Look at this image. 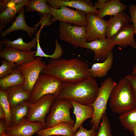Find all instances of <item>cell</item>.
I'll use <instances>...</instances> for the list:
<instances>
[{
  "mask_svg": "<svg viewBox=\"0 0 136 136\" xmlns=\"http://www.w3.org/2000/svg\"><path fill=\"white\" fill-rule=\"evenodd\" d=\"M85 62L77 58L50 59L41 73L52 76L62 83H74L85 80L90 76Z\"/></svg>",
  "mask_w": 136,
  "mask_h": 136,
  "instance_id": "1",
  "label": "cell"
},
{
  "mask_svg": "<svg viewBox=\"0 0 136 136\" xmlns=\"http://www.w3.org/2000/svg\"><path fill=\"white\" fill-rule=\"evenodd\" d=\"M99 89L96 79L90 76L85 80L75 83H62L55 99H67L81 104L91 105L97 97Z\"/></svg>",
  "mask_w": 136,
  "mask_h": 136,
  "instance_id": "2",
  "label": "cell"
},
{
  "mask_svg": "<svg viewBox=\"0 0 136 136\" xmlns=\"http://www.w3.org/2000/svg\"><path fill=\"white\" fill-rule=\"evenodd\" d=\"M109 100L110 109L115 113L121 114L136 107V102L131 86L125 77L117 83Z\"/></svg>",
  "mask_w": 136,
  "mask_h": 136,
  "instance_id": "3",
  "label": "cell"
},
{
  "mask_svg": "<svg viewBox=\"0 0 136 136\" xmlns=\"http://www.w3.org/2000/svg\"><path fill=\"white\" fill-rule=\"evenodd\" d=\"M117 83L112 79L107 78L99 87L97 97L91 105L94 109L93 116L90 121L96 130H98L103 115L106 113L107 105L111 92Z\"/></svg>",
  "mask_w": 136,
  "mask_h": 136,
  "instance_id": "4",
  "label": "cell"
},
{
  "mask_svg": "<svg viewBox=\"0 0 136 136\" xmlns=\"http://www.w3.org/2000/svg\"><path fill=\"white\" fill-rule=\"evenodd\" d=\"M73 106L70 99H55L50 108V113L45 120V128L52 127L59 123L65 122L74 125L70 113Z\"/></svg>",
  "mask_w": 136,
  "mask_h": 136,
  "instance_id": "5",
  "label": "cell"
},
{
  "mask_svg": "<svg viewBox=\"0 0 136 136\" xmlns=\"http://www.w3.org/2000/svg\"><path fill=\"white\" fill-rule=\"evenodd\" d=\"M62 84V82L52 76L44 74L40 75L34 85L29 102H35L42 96L48 94H52L55 98L60 90Z\"/></svg>",
  "mask_w": 136,
  "mask_h": 136,
  "instance_id": "6",
  "label": "cell"
},
{
  "mask_svg": "<svg viewBox=\"0 0 136 136\" xmlns=\"http://www.w3.org/2000/svg\"><path fill=\"white\" fill-rule=\"evenodd\" d=\"M42 58L37 57L29 62L17 66L24 78V82L22 86L26 91L32 92L40 73L47 64L42 60Z\"/></svg>",
  "mask_w": 136,
  "mask_h": 136,
  "instance_id": "7",
  "label": "cell"
},
{
  "mask_svg": "<svg viewBox=\"0 0 136 136\" xmlns=\"http://www.w3.org/2000/svg\"><path fill=\"white\" fill-rule=\"evenodd\" d=\"M52 23L57 21L73 24L76 26H85L87 21V14L81 10H74L68 7L61 6L59 9L51 8L50 6Z\"/></svg>",
  "mask_w": 136,
  "mask_h": 136,
  "instance_id": "8",
  "label": "cell"
},
{
  "mask_svg": "<svg viewBox=\"0 0 136 136\" xmlns=\"http://www.w3.org/2000/svg\"><path fill=\"white\" fill-rule=\"evenodd\" d=\"M59 38L70 44L74 47H80L83 43L87 42L86 27L72 25L68 22L59 21Z\"/></svg>",
  "mask_w": 136,
  "mask_h": 136,
  "instance_id": "9",
  "label": "cell"
},
{
  "mask_svg": "<svg viewBox=\"0 0 136 136\" xmlns=\"http://www.w3.org/2000/svg\"><path fill=\"white\" fill-rule=\"evenodd\" d=\"M55 100L52 94H48L42 96L35 102L29 103L27 120L30 122H41L45 128L46 116Z\"/></svg>",
  "mask_w": 136,
  "mask_h": 136,
  "instance_id": "10",
  "label": "cell"
},
{
  "mask_svg": "<svg viewBox=\"0 0 136 136\" xmlns=\"http://www.w3.org/2000/svg\"><path fill=\"white\" fill-rule=\"evenodd\" d=\"M87 21L86 27L88 42L107 38L108 20H106L94 13L87 14Z\"/></svg>",
  "mask_w": 136,
  "mask_h": 136,
  "instance_id": "11",
  "label": "cell"
},
{
  "mask_svg": "<svg viewBox=\"0 0 136 136\" xmlns=\"http://www.w3.org/2000/svg\"><path fill=\"white\" fill-rule=\"evenodd\" d=\"M115 46L111 38H106L83 42L80 47L92 50L94 52V60L103 62L107 59Z\"/></svg>",
  "mask_w": 136,
  "mask_h": 136,
  "instance_id": "12",
  "label": "cell"
},
{
  "mask_svg": "<svg viewBox=\"0 0 136 136\" xmlns=\"http://www.w3.org/2000/svg\"><path fill=\"white\" fill-rule=\"evenodd\" d=\"M44 128V126L41 122H30L25 118L8 128L4 133L7 136H33Z\"/></svg>",
  "mask_w": 136,
  "mask_h": 136,
  "instance_id": "13",
  "label": "cell"
},
{
  "mask_svg": "<svg viewBox=\"0 0 136 136\" xmlns=\"http://www.w3.org/2000/svg\"><path fill=\"white\" fill-rule=\"evenodd\" d=\"M2 46L0 44L1 58L15 63L17 66L27 63L35 59L36 50L24 51L7 46L2 48Z\"/></svg>",
  "mask_w": 136,
  "mask_h": 136,
  "instance_id": "14",
  "label": "cell"
},
{
  "mask_svg": "<svg viewBox=\"0 0 136 136\" xmlns=\"http://www.w3.org/2000/svg\"><path fill=\"white\" fill-rule=\"evenodd\" d=\"M52 8L59 9L61 6L76 8L86 14L94 13L97 14L99 12L98 9L93 7L92 2L88 0H46Z\"/></svg>",
  "mask_w": 136,
  "mask_h": 136,
  "instance_id": "15",
  "label": "cell"
},
{
  "mask_svg": "<svg viewBox=\"0 0 136 136\" xmlns=\"http://www.w3.org/2000/svg\"><path fill=\"white\" fill-rule=\"evenodd\" d=\"M94 7L99 11L97 15L101 18L107 16H113L123 11L127 7L119 0H98Z\"/></svg>",
  "mask_w": 136,
  "mask_h": 136,
  "instance_id": "16",
  "label": "cell"
},
{
  "mask_svg": "<svg viewBox=\"0 0 136 136\" xmlns=\"http://www.w3.org/2000/svg\"><path fill=\"white\" fill-rule=\"evenodd\" d=\"M130 22V17L124 11L111 17L108 20L107 38H111Z\"/></svg>",
  "mask_w": 136,
  "mask_h": 136,
  "instance_id": "17",
  "label": "cell"
},
{
  "mask_svg": "<svg viewBox=\"0 0 136 136\" xmlns=\"http://www.w3.org/2000/svg\"><path fill=\"white\" fill-rule=\"evenodd\" d=\"M70 100L74 108L73 113L76 117L73 128L74 134L84 121L92 118L94 114V109L91 105H83Z\"/></svg>",
  "mask_w": 136,
  "mask_h": 136,
  "instance_id": "18",
  "label": "cell"
},
{
  "mask_svg": "<svg viewBox=\"0 0 136 136\" xmlns=\"http://www.w3.org/2000/svg\"><path fill=\"white\" fill-rule=\"evenodd\" d=\"M132 25L129 24L117 33L111 40L115 45L125 47L130 46L136 48V42L134 37L135 34Z\"/></svg>",
  "mask_w": 136,
  "mask_h": 136,
  "instance_id": "19",
  "label": "cell"
},
{
  "mask_svg": "<svg viewBox=\"0 0 136 136\" xmlns=\"http://www.w3.org/2000/svg\"><path fill=\"white\" fill-rule=\"evenodd\" d=\"M25 9L23 8L20 11L12 25L8 28L0 32L1 37L4 38L10 33L18 30L26 32L31 37L37 29L35 27H30L26 23L25 19Z\"/></svg>",
  "mask_w": 136,
  "mask_h": 136,
  "instance_id": "20",
  "label": "cell"
},
{
  "mask_svg": "<svg viewBox=\"0 0 136 136\" xmlns=\"http://www.w3.org/2000/svg\"><path fill=\"white\" fill-rule=\"evenodd\" d=\"M23 85H16L6 90L11 109L19 104L29 99L31 93L24 90Z\"/></svg>",
  "mask_w": 136,
  "mask_h": 136,
  "instance_id": "21",
  "label": "cell"
},
{
  "mask_svg": "<svg viewBox=\"0 0 136 136\" xmlns=\"http://www.w3.org/2000/svg\"><path fill=\"white\" fill-rule=\"evenodd\" d=\"M74 125L69 122H61L52 127L42 129L37 132L36 134L40 136L53 135L73 136Z\"/></svg>",
  "mask_w": 136,
  "mask_h": 136,
  "instance_id": "22",
  "label": "cell"
},
{
  "mask_svg": "<svg viewBox=\"0 0 136 136\" xmlns=\"http://www.w3.org/2000/svg\"><path fill=\"white\" fill-rule=\"evenodd\" d=\"M114 56L112 52L109 55L107 59L101 62L94 63L88 72L92 77L102 78L105 77L111 69L113 63Z\"/></svg>",
  "mask_w": 136,
  "mask_h": 136,
  "instance_id": "23",
  "label": "cell"
},
{
  "mask_svg": "<svg viewBox=\"0 0 136 136\" xmlns=\"http://www.w3.org/2000/svg\"><path fill=\"white\" fill-rule=\"evenodd\" d=\"M0 43L5 46L13 48L20 51L29 52L32 49L37 48V45L36 36L33 37L30 42H25L22 39L19 37L13 41L8 39H4L0 41Z\"/></svg>",
  "mask_w": 136,
  "mask_h": 136,
  "instance_id": "24",
  "label": "cell"
},
{
  "mask_svg": "<svg viewBox=\"0 0 136 136\" xmlns=\"http://www.w3.org/2000/svg\"><path fill=\"white\" fill-rule=\"evenodd\" d=\"M29 0L24 1L15 7L7 8L0 14V31L1 32L7 24L13 23L21 9L25 6Z\"/></svg>",
  "mask_w": 136,
  "mask_h": 136,
  "instance_id": "25",
  "label": "cell"
},
{
  "mask_svg": "<svg viewBox=\"0 0 136 136\" xmlns=\"http://www.w3.org/2000/svg\"><path fill=\"white\" fill-rule=\"evenodd\" d=\"M24 80L20 71L15 68L9 75L0 79V89L5 90L9 87L16 85H23Z\"/></svg>",
  "mask_w": 136,
  "mask_h": 136,
  "instance_id": "26",
  "label": "cell"
},
{
  "mask_svg": "<svg viewBox=\"0 0 136 136\" xmlns=\"http://www.w3.org/2000/svg\"><path fill=\"white\" fill-rule=\"evenodd\" d=\"M43 28V26H41L40 29L36 35L37 38V45L36 53L35 56V57L49 58L53 59H56L59 58L63 53V50L61 46L59 44L57 39L55 40V50L54 52L52 54L48 55L46 54L42 49L40 44L39 36L40 32Z\"/></svg>",
  "mask_w": 136,
  "mask_h": 136,
  "instance_id": "27",
  "label": "cell"
},
{
  "mask_svg": "<svg viewBox=\"0 0 136 136\" xmlns=\"http://www.w3.org/2000/svg\"><path fill=\"white\" fill-rule=\"evenodd\" d=\"M119 120L123 127L133 134V128L136 124V107L120 114Z\"/></svg>",
  "mask_w": 136,
  "mask_h": 136,
  "instance_id": "28",
  "label": "cell"
},
{
  "mask_svg": "<svg viewBox=\"0 0 136 136\" xmlns=\"http://www.w3.org/2000/svg\"><path fill=\"white\" fill-rule=\"evenodd\" d=\"M29 103L25 101L11 109L12 125L26 118L28 113Z\"/></svg>",
  "mask_w": 136,
  "mask_h": 136,
  "instance_id": "29",
  "label": "cell"
},
{
  "mask_svg": "<svg viewBox=\"0 0 136 136\" xmlns=\"http://www.w3.org/2000/svg\"><path fill=\"white\" fill-rule=\"evenodd\" d=\"M28 11H36L42 15L51 14L49 5L46 0H29L25 6Z\"/></svg>",
  "mask_w": 136,
  "mask_h": 136,
  "instance_id": "30",
  "label": "cell"
},
{
  "mask_svg": "<svg viewBox=\"0 0 136 136\" xmlns=\"http://www.w3.org/2000/svg\"><path fill=\"white\" fill-rule=\"evenodd\" d=\"M0 106L3 109L5 114V120L8 127L12 125L11 117V109L8 101L7 92L0 89Z\"/></svg>",
  "mask_w": 136,
  "mask_h": 136,
  "instance_id": "31",
  "label": "cell"
},
{
  "mask_svg": "<svg viewBox=\"0 0 136 136\" xmlns=\"http://www.w3.org/2000/svg\"><path fill=\"white\" fill-rule=\"evenodd\" d=\"M95 136H112L111 125L106 114L102 117L100 125Z\"/></svg>",
  "mask_w": 136,
  "mask_h": 136,
  "instance_id": "32",
  "label": "cell"
},
{
  "mask_svg": "<svg viewBox=\"0 0 136 136\" xmlns=\"http://www.w3.org/2000/svg\"><path fill=\"white\" fill-rule=\"evenodd\" d=\"M0 62L1 63L0 66V79L11 73L15 68L17 66L15 63L9 61L5 59H2Z\"/></svg>",
  "mask_w": 136,
  "mask_h": 136,
  "instance_id": "33",
  "label": "cell"
},
{
  "mask_svg": "<svg viewBox=\"0 0 136 136\" xmlns=\"http://www.w3.org/2000/svg\"><path fill=\"white\" fill-rule=\"evenodd\" d=\"M25 0H1L0 1V12L6 9L15 7L24 1Z\"/></svg>",
  "mask_w": 136,
  "mask_h": 136,
  "instance_id": "34",
  "label": "cell"
},
{
  "mask_svg": "<svg viewBox=\"0 0 136 136\" xmlns=\"http://www.w3.org/2000/svg\"><path fill=\"white\" fill-rule=\"evenodd\" d=\"M96 130L92 127L91 129L88 130L84 128L82 125L79 127L78 130L74 134L73 136H95L97 132Z\"/></svg>",
  "mask_w": 136,
  "mask_h": 136,
  "instance_id": "35",
  "label": "cell"
},
{
  "mask_svg": "<svg viewBox=\"0 0 136 136\" xmlns=\"http://www.w3.org/2000/svg\"><path fill=\"white\" fill-rule=\"evenodd\" d=\"M40 19L39 21L36 25L35 27L37 29L40 24L44 27L45 26H49L52 23L51 22V19L52 15L51 14L47 15H40Z\"/></svg>",
  "mask_w": 136,
  "mask_h": 136,
  "instance_id": "36",
  "label": "cell"
},
{
  "mask_svg": "<svg viewBox=\"0 0 136 136\" xmlns=\"http://www.w3.org/2000/svg\"><path fill=\"white\" fill-rule=\"evenodd\" d=\"M130 22H132L135 33L136 34V5H133L129 7Z\"/></svg>",
  "mask_w": 136,
  "mask_h": 136,
  "instance_id": "37",
  "label": "cell"
},
{
  "mask_svg": "<svg viewBox=\"0 0 136 136\" xmlns=\"http://www.w3.org/2000/svg\"><path fill=\"white\" fill-rule=\"evenodd\" d=\"M125 77L129 82L136 102V76L129 74Z\"/></svg>",
  "mask_w": 136,
  "mask_h": 136,
  "instance_id": "38",
  "label": "cell"
},
{
  "mask_svg": "<svg viewBox=\"0 0 136 136\" xmlns=\"http://www.w3.org/2000/svg\"><path fill=\"white\" fill-rule=\"evenodd\" d=\"M8 128L4 120L0 119V135L4 133L5 131Z\"/></svg>",
  "mask_w": 136,
  "mask_h": 136,
  "instance_id": "39",
  "label": "cell"
},
{
  "mask_svg": "<svg viewBox=\"0 0 136 136\" xmlns=\"http://www.w3.org/2000/svg\"><path fill=\"white\" fill-rule=\"evenodd\" d=\"M0 119L4 120L5 119V112L1 106H0Z\"/></svg>",
  "mask_w": 136,
  "mask_h": 136,
  "instance_id": "40",
  "label": "cell"
},
{
  "mask_svg": "<svg viewBox=\"0 0 136 136\" xmlns=\"http://www.w3.org/2000/svg\"><path fill=\"white\" fill-rule=\"evenodd\" d=\"M131 74L136 76V64L133 66Z\"/></svg>",
  "mask_w": 136,
  "mask_h": 136,
  "instance_id": "41",
  "label": "cell"
},
{
  "mask_svg": "<svg viewBox=\"0 0 136 136\" xmlns=\"http://www.w3.org/2000/svg\"><path fill=\"white\" fill-rule=\"evenodd\" d=\"M133 136H136V124L133 127Z\"/></svg>",
  "mask_w": 136,
  "mask_h": 136,
  "instance_id": "42",
  "label": "cell"
},
{
  "mask_svg": "<svg viewBox=\"0 0 136 136\" xmlns=\"http://www.w3.org/2000/svg\"><path fill=\"white\" fill-rule=\"evenodd\" d=\"M35 136H40L37 135H36ZM49 136H65L62 135H50Z\"/></svg>",
  "mask_w": 136,
  "mask_h": 136,
  "instance_id": "43",
  "label": "cell"
},
{
  "mask_svg": "<svg viewBox=\"0 0 136 136\" xmlns=\"http://www.w3.org/2000/svg\"><path fill=\"white\" fill-rule=\"evenodd\" d=\"M0 136H6L4 133H3V134H0Z\"/></svg>",
  "mask_w": 136,
  "mask_h": 136,
  "instance_id": "44",
  "label": "cell"
}]
</instances>
